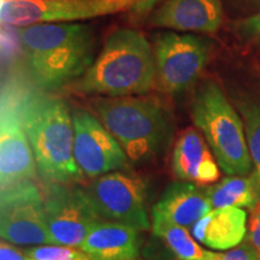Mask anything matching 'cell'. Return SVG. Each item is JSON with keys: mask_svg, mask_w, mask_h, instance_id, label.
I'll list each match as a JSON object with an SVG mask.
<instances>
[{"mask_svg": "<svg viewBox=\"0 0 260 260\" xmlns=\"http://www.w3.org/2000/svg\"><path fill=\"white\" fill-rule=\"evenodd\" d=\"M16 34L32 82L46 92L76 82L95 59V34L89 24H34L17 28Z\"/></svg>", "mask_w": 260, "mask_h": 260, "instance_id": "cell-1", "label": "cell"}, {"mask_svg": "<svg viewBox=\"0 0 260 260\" xmlns=\"http://www.w3.org/2000/svg\"><path fill=\"white\" fill-rule=\"evenodd\" d=\"M157 82L153 47L134 29H117L81 79L70 86L80 94L135 96L149 93Z\"/></svg>", "mask_w": 260, "mask_h": 260, "instance_id": "cell-2", "label": "cell"}, {"mask_svg": "<svg viewBox=\"0 0 260 260\" xmlns=\"http://www.w3.org/2000/svg\"><path fill=\"white\" fill-rule=\"evenodd\" d=\"M39 174L47 183L83 182L74 155L73 115L59 98L31 95L18 106Z\"/></svg>", "mask_w": 260, "mask_h": 260, "instance_id": "cell-3", "label": "cell"}, {"mask_svg": "<svg viewBox=\"0 0 260 260\" xmlns=\"http://www.w3.org/2000/svg\"><path fill=\"white\" fill-rule=\"evenodd\" d=\"M94 113L111 133L129 160L157 158L171 144L174 124L168 110L147 96H96Z\"/></svg>", "mask_w": 260, "mask_h": 260, "instance_id": "cell-4", "label": "cell"}, {"mask_svg": "<svg viewBox=\"0 0 260 260\" xmlns=\"http://www.w3.org/2000/svg\"><path fill=\"white\" fill-rule=\"evenodd\" d=\"M191 119L225 174L245 176L251 171L245 124L218 83L209 80L198 88L191 103Z\"/></svg>", "mask_w": 260, "mask_h": 260, "instance_id": "cell-5", "label": "cell"}, {"mask_svg": "<svg viewBox=\"0 0 260 260\" xmlns=\"http://www.w3.org/2000/svg\"><path fill=\"white\" fill-rule=\"evenodd\" d=\"M212 41L193 34L159 32L154 37L153 52L157 83L162 92H184L199 79L210 59Z\"/></svg>", "mask_w": 260, "mask_h": 260, "instance_id": "cell-6", "label": "cell"}, {"mask_svg": "<svg viewBox=\"0 0 260 260\" xmlns=\"http://www.w3.org/2000/svg\"><path fill=\"white\" fill-rule=\"evenodd\" d=\"M42 191L52 245L79 248L93 228L103 222L86 189L73 184L46 183Z\"/></svg>", "mask_w": 260, "mask_h": 260, "instance_id": "cell-7", "label": "cell"}, {"mask_svg": "<svg viewBox=\"0 0 260 260\" xmlns=\"http://www.w3.org/2000/svg\"><path fill=\"white\" fill-rule=\"evenodd\" d=\"M135 0H2L0 18L9 27L71 23L132 9Z\"/></svg>", "mask_w": 260, "mask_h": 260, "instance_id": "cell-8", "label": "cell"}, {"mask_svg": "<svg viewBox=\"0 0 260 260\" xmlns=\"http://www.w3.org/2000/svg\"><path fill=\"white\" fill-rule=\"evenodd\" d=\"M100 218L145 232L151 228L145 182L122 171L94 178L84 188Z\"/></svg>", "mask_w": 260, "mask_h": 260, "instance_id": "cell-9", "label": "cell"}, {"mask_svg": "<svg viewBox=\"0 0 260 260\" xmlns=\"http://www.w3.org/2000/svg\"><path fill=\"white\" fill-rule=\"evenodd\" d=\"M0 236L14 245L51 243L44 191L32 181L22 182L2 190Z\"/></svg>", "mask_w": 260, "mask_h": 260, "instance_id": "cell-10", "label": "cell"}, {"mask_svg": "<svg viewBox=\"0 0 260 260\" xmlns=\"http://www.w3.org/2000/svg\"><path fill=\"white\" fill-rule=\"evenodd\" d=\"M73 124L75 160L84 177L94 180L129 169L130 160L125 152L95 115L75 110Z\"/></svg>", "mask_w": 260, "mask_h": 260, "instance_id": "cell-11", "label": "cell"}, {"mask_svg": "<svg viewBox=\"0 0 260 260\" xmlns=\"http://www.w3.org/2000/svg\"><path fill=\"white\" fill-rule=\"evenodd\" d=\"M37 161L22 123L18 107L3 100L0 122V182L2 190L37 176Z\"/></svg>", "mask_w": 260, "mask_h": 260, "instance_id": "cell-12", "label": "cell"}, {"mask_svg": "<svg viewBox=\"0 0 260 260\" xmlns=\"http://www.w3.org/2000/svg\"><path fill=\"white\" fill-rule=\"evenodd\" d=\"M171 168L177 180L200 187L212 186L220 177L219 165L212 149L195 126L182 130L175 141Z\"/></svg>", "mask_w": 260, "mask_h": 260, "instance_id": "cell-13", "label": "cell"}, {"mask_svg": "<svg viewBox=\"0 0 260 260\" xmlns=\"http://www.w3.org/2000/svg\"><path fill=\"white\" fill-rule=\"evenodd\" d=\"M152 25L176 31L211 34L223 22L220 0H167L152 14Z\"/></svg>", "mask_w": 260, "mask_h": 260, "instance_id": "cell-14", "label": "cell"}, {"mask_svg": "<svg viewBox=\"0 0 260 260\" xmlns=\"http://www.w3.org/2000/svg\"><path fill=\"white\" fill-rule=\"evenodd\" d=\"M212 210L206 189L189 182H175L152 210V223L191 226Z\"/></svg>", "mask_w": 260, "mask_h": 260, "instance_id": "cell-15", "label": "cell"}, {"mask_svg": "<svg viewBox=\"0 0 260 260\" xmlns=\"http://www.w3.org/2000/svg\"><path fill=\"white\" fill-rule=\"evenodd\" d=\"M247 212L240 207L212 209L191 225V235L201 245L216 251L239 246L247 236Z\"/></svg>", "mask_w": 260, "mask_h": 260, "instance_id": "cell-16", "label": "cell"}, {"mask_svg": "<svg viewBox=\"0 0 260 260\" xmlns=\"http://www.w3.org/2000/svg\"><path fill=\"white\" fill-rule=\"evenodd\" d=\"M79 248L92 260H136L140 253L138 230L118 223L100 222Z\"/></svg>", "mask_w": 260, "mask_h": 260, "instance_id": "cell-17", "label": "cell"}, {"mask_svg": "<svg viewBox=\"0 0 260 260\" xmlns=\"http://www.w3.org/2000/svg\"><path fill=\"white\" fill-rule=\"evenodd\" d=\"M212 209L240 207L252 210L260 203V180L255 174L252 176H229L219 183L206 188Z\"/></svg>", "mask_w": 260, "mask_h": 260, "instance_id": "cell-18", "label": "cell"}, {"mask_svg": "<svg viewBox=\"0 0 260 260\" xmlns=\"http://www.w3.org/2000/svg\"><path fill=\"white\" fill-rule=\"evenodd\" d=\"M155 236L160 237L178 260H207L209 252L199 245L186 226L169 223H152Z\"/></svg>", "mask_w": 260, "mask_h": 260, "instance_id": "cell-19", "label": "cell"}, {"mask_svg": "<svg viewBox=\"0 0 260 260\" xmlns=\"http://www.w3.org/2000/svg\"><path fill=\"white\" fill-rule=\"evenodd\" d=\"M240 109L243 117L247 144L254 165V174L260 180V104L245 103L240 105Z\"/></svg>", "mask_w": 260, "mask_h": 260, "instance_id": "cell-20", "label": "cell"}, {"mask_svg": "<svg viewBox=\"0 0 260 260\" xmlns=\"http://www.w3.org/2000/svg\"><path fill=\"white\" fill-rule=\"evenodd\" d=\"M27 253L32 260H92L80 248L70 246L42 245L27 249Z\"/></svg>", "mask_w": 260, "mask_h": 260, "instance_id": "cell-21", "label": "cell"}, {"mask_svg": "<svg viewBox=\"0 0 260 260\" xmlns=\"http://www.w3.org/2000/svg\"><path fill=\"white\" fill-rule=\"evenodd\" d=\"M207 260H258V256L251 243L246 241L225 253L210 251Z\"/></svg>", "mask_w": 260, "mask_h": 260, "instance_id": "cell-22", "label": "cell"}, {"mask_svg": "<svg viewBox=\"0 0 260 260\" xmlns=\"http://www.w3.org/2000/svg\"><path fill=\"white\" fill-rule=\"evenodd\" d=\"M234 28L242 38L260 45V12L236 22Z\"/></svg>", "mask_w": 260, "mask_h": 260, "instance_id": "cell-23", "label": "cell"}, {"mask_svg": "<svg viewBox=\"0 0 260 260\" xmlns=\"http://www.w3.org/2000/svg\"><path fill=\"white\" fill-rule=\"evenodd\" d=\"M251 211L248 220V232H247V241L251 243L260 260V203L256 204Z\"/></svg>", "mask_w": 260, "mask_h": 260, "instance_id": "cell-24", "label": "cell"}, {"mask_svg": "<svg viewBox=\"0 0 260 260\" xmlns=\"http://www.w3.org/2000/svg\"><path fill=\"white\" fill-rule=\"evenodd\" d=\"M0 260H32L27 251L17 248L14 243L2 240L0 242Z\"/></svg>", "mask_w": 260, "mask_h": 260, "instance_id": "cell-25", "label": "cell"}, {"mask_svg": "<svg viewBox=\"0 0 260 260\" xmlns=\"http://www.w3.org/2000/svg\"><path fill=\"white\" fill-rule=\"evenodd\" d=\"M158 2L159 0H135L134 5L130 10L135 12L136 15H145L148 11H151Z\"/></svg>", "mask_w": 260, "mask_h": 260, "instance_id": "cell-26", "label": "cell"}, {"mask_svg": "<svg viewBox=\"0 0 260 260\" xmlns=\"http://www.w3.org/2000/svg\"><path fill=\"white\" fill-rule=\"evenodd\" d=\"M255 2H258V3H260V0H255Z\"/></svg>", "mask_w": 260, "mask_h": 260, "instance_id": "cell-27", "label": "cell"}]
</instances>
